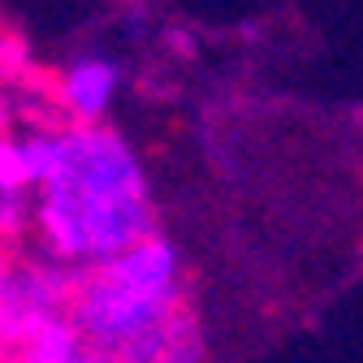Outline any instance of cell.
Segmentation results:
<instances>
[{
  "label": "cell",
  "instance_id": "6da1fadb",
  "mask_svg": "<svg viewBox=\"0 0 363 363\" xmlns=\"http://www.w3.org/2000/svg\"><path fill=\"white\" fill-rule=\"evenodd\" d=\"M156 234V199L143 156L121 130L65 125L48 173L30 191V255L78 277Z\"/></svg>",
  "mask_w": 363,
  "mask_h": 363
},
{
  "label": "cell",
  "instance_id": "7a4b0ae2",
  "mask_svg": "<svg viewBox=\"0 0 363 363\" xmlns=\"http://www.w3.org/2000/svg\"><path fill=\"white\" fill-rule=\"evenodd\" d=\"M186 294V259L173 238L156 230L117 259L78 272L65 320L91 350L117 363L147 337H156L164 325H173L191 307Z\"/></svg>",
  "mask_w": 363,
  "mask_h": 363
},
{
  "label": "cell",
  "instance_id": "3957f363",
  "mask_svg": "<svg viewBox=\"0 0 363 363\" xmlns=\"http://www.w3.org/2000/svg\"><path fill=\"white\" fill-rule=\"evenodd\" d=\"M125 69L113 52H74L52 78V104L65 125H104L117 96H121Z\"/></svg>",
  "mask_w": 363,
  "mask_h": 363
},
{
  "label": "cell",
  "instance_id": "277c9868",
  "mask_svg": "<svg viewBox=\"0 0 363 363\" xmlns=\"http://www.w3.org/2000/svg\"><path fill=\"white\" fill-rule=\"evenodd\" d=\"M26 220H30V182L22 173L13 125L0 121V247L22 242L26 238Z\"/></svg>",
  "mask_w": 363,
  "mask_h": 363
},
{
  "label": "cell",
  "instance_id": "5b68a950",
  "mask_svg": "<svg viewBox=\"0 0 363 363\" xmlns=\"http://www.w3.org/2000/svg\"><path fill=\"white\" fill-rule=\"evenodd\" d=\"M117 363H208V337L195 307H186L173 325H164L156 337H147L139 350H130Z\"/></svg>",
  "mask_w": 363,
  "mask_h": 363
},
{
  "label": "cell",
  "instance_id": "8992f818",
  "mask_svg": "<svg viewBox=\"0 0 363 363\" xmlns=\"http://www.w3.org/2000/svg\"><path fill=\"white\" fill-rule=\"evenodd\" d=\"M9 363H113V359L100 354V350H91L69 329V320H57L48 329H39L35 337H26L22 346H13Z\"/></svg>",
  "mask_w": 363,
  "mask_h": 363
}]
</instances>
